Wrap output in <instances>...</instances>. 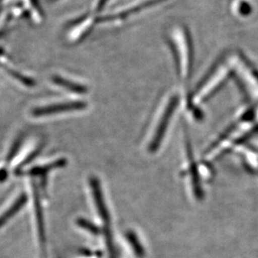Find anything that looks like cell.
Instances as JSON below:
<instances>
[{"mask_svg": "<svg viewBox=\"0 0 258 258\" xmlns=\"http://www.w3.org/2000/svg\"><path fill=\"white\" fill-rule=\"evenodd\" d=\"M178 105V98L176 97H173L171 101L169 102V106L167 107L166 111L164 112L159 127L157 129L156 134L154 135V139L152 141L151 145L149 147V151L155 152L159 149V145L161 144L162 139L164 137L167 127L169 125V119L171 118L172 115L174 113V109Z\"/></svg>", "mask_w": 258, "mask_h": 258, "instance_id": "1", "label": "cell"}, {"mask_svg": "<svg viewBox=\"0 0 258 258\" xmlns=\"http://www.w3.org/2000/svg\"><path fill=\"white\" fill-rule=\"evenodd\" d=\"M86 107L84 102H68L64 104L52 105L48 107H39L36 109L33 110V115L36 117L45 116V115L55 114L60 112H69L74 110L82 109Z\"/></svg>", "mask_w": 258, "mask_h": 258, "instance_id": "2", "label": "cell"}, {"mask_svg": "<svg viewBox=\"0 0 258 258\" xmlns=\"http://www.w3.org/2000/svg\"><path fill=\"white\" fill-rule=\"evenodd\" d=\"M91 184H92L93 196H94L95 201H96V205H97V208H98V212H99L100 216L104 221H108L109 216H108L107 209H106V206H105L104 201H103V199H102V192H101V189H100L98 180L96 179H92Z\"/></svg>", "mask_w": 258, "mask_h": 258, "instance_id": "3", "label": "cell"}, {"mask_svg": "<svg viewBox=\"0 0 258 258\" xmlns=\"http://www.w3.org/2000/svg\"><path fill=\"white\" fill-rule=\"evenodd\" d=\"M27 201V196L25 194H23L20 196V198L18 199L16 202L13 205L10 209H9L4 215L0 216V227L4 226L12 216H15L23 206H25V203Z\"/></svg>", "mask_w": 258, "mask_h": 258, "instance_id": "4", "label": "cell"}, {"mask_svg": "<svg viewBox=\"0 0 258 258\" xmlns=\"http://www.w3.org/2000/svg\"><path fill=\"white\" fill-rule=\"evenodd\" d=\"M66 165V160L64 159H59L57 161L54 162L52 164H48L45 166L36 167L33 168L29 171L30 175H42L50 171V169H55V168H60Z\"/></svg>", "mask_w": 258, "mask_h": 258, "instance_id": "5", "label": "cell"}, {"mask_svg": "<svg viewBox=\"0 0 258 258\" xmlns=\"http://www.w3.org/2000/svg\"><path fill=\"white\" fill-rule=\"evenodd\" d=\"M20 144H21V139H19L17 141L15 142V144L13 145L12 149H11L10 154L8 155V161H11L15 158V154H17L19 149H20Z\"/></svg>", "mask_w": 258, "mask_h": 258, "instance_id": "6", "label": "cell"}, {"mask_svg": "<svg viewBox=\"0 0 258 258\" xmlns=\"http://www.w3.org/2000/svg\"><path fill=\"white\" fill-rule=\"evenodd\" d=\"M36 204V206H37V217H38V222H39V229H40V236H42L43 233H44V228H43V217H42V212H41V210H40V206L39 205V201H37V202H35Z\"/></svg>", "mask_w": 258, "mask_h": 258, "instance_id": "7", "label": "cell"}, {"mask_svg": "<svg viewBox=\"0 0 258 258\" xmlns=\"http://www.w3.org/2000/svg\"><path fill=\"white\" fill-rule=\"evenodd\" d=\"M7 171L5 169H1L0 170V181H4L7 178Z\"/></svg>", "mask_w": 258, "mask_h": 258, "instance_id": "8", "label": "cell"}]
</instances>
